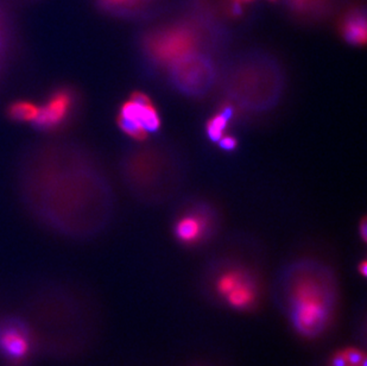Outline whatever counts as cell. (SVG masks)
I'll return each instance as SVG.
<instances>
[{"label": "cell", "mask_w": 367, "mask_h": 366, "mask_svg": "<svg viewBox=\"0 0 367 366\" xmlns=\"http://www.w3.org/2000/svg\"><path fill=\"white\" fill-rule=\"evenodd\" d=\"M225 41L212 34L208 26L197 21H179L142 36L138 44L140 63L148 74L166 72L173 62L192 52L218 55Z\"/></svg>", "instance_id": "cell-4"}, {"label": "cell", "mask_w": 367, "mask_h": 366, "mask_svg": "<svg viewBox=\"0 0 367 366\" xmlns=\"http://www.w3.org/2000/svg\"><path fill=\"white\" fill-rule=\"evenodd\" d=\"M38 106V116L31 127L42 133H57L66 130L79 117L82 96L73 85L61 83L49 89Z\"/></svg>", "instance_id": "cell-7"}, {"label": "cell", "mask_w": 367, "mask_h": 366, "mask_svg": "<svg viewBox=\"0 0 367 366\" xmlns=\"http://www.w3.org/2000/svg\"><path fill=\"white\" fill-rule=\"evenodd\" d=\"M168 83L181 96L205 98L218 83L219 63L210 54L192 52L173 62L166 70Z\"/></svg>", "instance_id": "cell-6"}, {"label": "cell", "mask_w": 367, "mask_h": 366, "mask_svg": "<svg viewBox=\"0 0 367 366\" xmlns=\"http://www.w3.org/2000/svg\"><path fill=\"white\" fill-rule=\"evenodd\" d=\"M249 1H252V0H233V3L239 5H241V3H249Z\"/></svg>", "instance_id": "cell-23"}, {"label": "cell", "mask_w": 367, "mask_h": 366, "mask_svg": "<svg viewBox=\"0 0 367 366\" xmlns=\"http://www.w3.org/2000/svg\"><path fill=\"white\" fill-rule=\"evenodd\" d=\"M176 238L184 244H195L208 238L219 225L218 209L210 201L188 199L177 208Z\"/></svg>", "instance_id": "cell-8"}, {"label": "cell", "mask_w": 367, "mask_h": 366, "mask_svg": "<svg viewBox=\"0 0 367 366\" xmlns=\"http://www.w3.org/2000/svg\"><path fill=\"white\" fill-rule=\"evenodd\" d=\"M346 360L347 362H350L351 364H360V363L363 362V354L362 353L359 352V351H355V349H350V351H347L346 352Z\"/></svg>", "instance_id": "cell-19"}, {"label": "cell", "mask_w": 367, "mask_h": 366, "mask_svg": "<svg viewBox=\"0 0 367 366\" xmlns=\"http://www.w3.org/2000/svg\"><path fill=\"white\" fill-rule=\"evenodd\" d=\"M219 147L223 149V151L226 153H232L238 148V140L236 137L233 136H223L220 140H219Z\"/></svg>", "instance_id": "cell-18"}, {"label": "cell", "mask_w": 367, "mask_h": 366, "mask_svg": "<svg viewBox=\"0 0 367 366\" xmlns=\"http://www.w3.org/2000/svg\"><path fill=\"white\" fill-rule=\"evenodd\" d=\"M40 106L34 101L18 99L10 103L5 109V116L11 122L31 125L38 116Z\"/></svg>", "instance_id": "cell-14"}, {"label": "cell", "mask_w": 367, "mask_h": 366, "mask_svg": "<svg viewBox=\"0 0 367 366\" xmlns=\"http://www.w3.org/2000/svg\"><path fill=\"white\" fill-rule=\"evenodd\" d=\"M31 336L27 325L18 319L0 323V353L12 362H22L30 352Z\"/></svg>", "instance_id": "cell-9"}, {"label": "cell", "mask_w": 367, "mask_h": 366, "mask_svg": "<svg viewBox=\"0 0 367 366\" xmlns=\"http://www.w3.org/2000/svg\"><path fill=\"white\" fill-rule=\"evenodd\" d=\"M360 233H362V238L363 240H366L367 238V225L366 220L363 219V222L360 224Z\"/></svg>", "instance_id": "cell-21"}, {"label": "cell", "mask_w": 367, "mask_h": 366, "mask_svg": "<svg viewBox=\"0 0 367 366\" xmlns=\"http://www.w3.org/2000/svg\"><path fill=\"white\" fill-rule=\"evenodd\" d=\"M117 125L122 132H124L129 137H131L132 140H135L136 142H144L148 138V132L143 127H140L136 122L120 117V116L117 117Z\"/></svg>", "instance_id": "cell-17"}, {"label": "cell", "mask_w": 367, "mask_h": 366, "mask_svg": "<svg viewBox=\"0 0 367 366\" xmlns=\"http://www.w3.org/2000/svg\"><path fill=\"white\" fill-rule=\"evenodd\" d=\"M360 271H362L363 276H366V261H363V263H362V266H360Z\"/></svg>", "instance_id": "cell-22"}, {"label": "cell", "mask_w": 367, "mask_h": 366, "mask_svg": "<svg viewBox=\"0 0 367 366\" xmlns=\"http://www.w3.org/2000/svg\"><path fill=\"white\" fill-rule=\"evenodd\" d=\"M118 116L136 122L148 132V135L157 133L162 125L159 114L157 109L153 106L151 99L146 101L129 99L120 106Z\"/></svg>", "instance_id": "cell-12"}, {"label": "cell", "mask_w": 367, "mask_h": 366, "mask_svg": "<svg viewBox=\"0 0 367 366\" xmlns=\"http://www.w3.org/2000/svg\"><path fill=\"white\" fill-rule=\"evenodd\" d=\"M144 142L122 150L119 177L137 202L149 207L162 206L184 189L188 174L187 162L174 144L166 140Z\"/></svg>", "instance_id": "cell-2"}, {"label": "cell", "mask_w": 367, "mask_h": 366, "mask_svg": "<svg viewBox=\"0 0 367 366\" xmlns=\"http://www.w3.org/2000/svg\"><path fill=\"white\" fill-rule=\"evenodd\" d=\"M219 292L227 297L233 307L244 308L254 301V292L252 284L241 271H227L218 281Z\"/></svg>", "instance_id": "cell-11"}, {"label": "cell", "mask_w": 367, "mask_h": 366, "mask_svg": "<svg viewBox=\"0 0 367 366\" xmlns=\"http://www.w3.org/2000/svg\"><path fill=\"white\" fill-rule=\"evenodd\" d=\"M233 116H234V107L227 103L226 106L220 109L219 114L208 119V122L205 124V133L210 142L218 143L219 140L225 135V131L227 129Z\"/></svg>", "instance_id": "cell-15"}, {"label": "cell", "mask_w": 367, "mask_h": 366, "mask_svg": "<svg viewBox=\"0 0 367 366\" xmlns=\"http://www.w3.org/2000/svg\"><path fill=\"white\" fill-rule=\"evenodd\" d=\"M18 200L31 218L57 235L86 239L109 226L115 194L99 158L85 144L38 140L19 155Z\"/></svg>", "instance_id": "cell-1"}, {"label": "cell", "mask_w": 367, "mask_h": 366, "mask_svg": "<svg viewBox=\"0 0 367 366\" xmlns=\"http://www.w3.org/2000/svg\"><path fill=\"white\" fill-rule=\"evenodd\" d=\"M143 0H96V5L104 12L113 16H130Z\"/></svg>", "instance_id": "cell-16"}, {"label": "cell", "mask_w": 367, "mask_h": 366, "mask_svg": "<svg viewBox=\"0 0 367 366\" xmlns=\"http://www.w3.org/2000/svg\"><path fill=\"white\" fill-rule=\"evenodd\" d=\"M17 50V30L14 14L5 0H0V87L14 65Z\"/></svg>", "instance_id": "cell-10"}, {"label": "cell", "mask_w": 367, "mask_h": 366, "mask_svg": "<svg viewBox=\"0 0 367 366\" xmlns=\"http://www.w3.org/2000/svg\"><path fill=\"white\" fill-rule=\"evenodd\" d=\"M216 86L234 109L246 114H267L283 99L287 75L272 54L249 49L220 62Z\"/></svg>", "instance_id": "cell-3"}, {"label": "cell", "mask_w": 367, "mask_h": 366, "mask_svg": "<svg viewBox=\"0 0 367 366\" xmlns=\"http://www.w3.org/2000/svg\"><path fill=\"white\" fill-rule=\"evenodd\" d=\"M346 363H347V360H346L345 356H337V357L334 359V362H333V365L346 366Z\"/></svg>", "instance_id": "cell-20"}, {"label": "cell", "mask_w": 367, "mask_h": 366, "mask_svg": "<svg viewBox=\"0 0 367 366\" xmlns=\"http://www.w3.org/2000/svg\"><path fill=\"white\" fill-rule=\"evenodd\" d=\"M296 268L300 274L293 294V323L303 334H316L329 319V297L320 279L324 269L314 263H302Z\"/></svg>", "instance_id": "cell-5"}, {"label": "cell", "mask_w": 367, "mask_h": 366, "mask_svg": "<svg viewBox=\"0 0 367 366\" xmlns=\"http://www.w3.org/2000/svg\"><path fill=\"white\" fill-rule=\"evenodd\" d=\"M341 35L346 39V42L355 47L366 43L367 28L365 12L362 10L351 11L341 24Z\"/></svg>", "instance_id": "cell-13"}]
</instances>
